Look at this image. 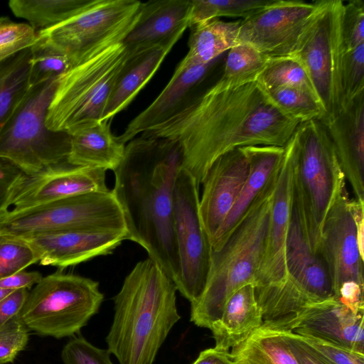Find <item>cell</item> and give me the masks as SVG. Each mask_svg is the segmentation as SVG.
I'll return each instance as SVG.
<instances>
[{
  "mask_svg": "<svg viewBox=\"0 0 364 364\" xmlns=\"http://www.w3.org/2000/svg\"><path fill=\"white\" fill-rule=\"evenodd\" d=\"M293 200L310 245L318 255L321 229L346 189V177L324 125L314 119L296 130Z\"/></svg>",
  "mask_w": 364,
  "mask_h": 364,
  "instance_id": "cell-5",
  "label": "cell"
},
{
  "mask_svg": "<svg viewBox=\"0 0 364 364\" xmlns=\"http://www.w3.org/2000/svg\"><path fill=\"white\" fill-rule=\"evenodd\" d=\"M299 336L330 364H364V354L314 336Z\"/></svg>",
  "mask_w": 364,
  "mask_h": 364,
  "instance_id": "cell-43",
  "label": "cell"
},
{
  "mask_svg": "<svg viewBox=\"0 0 364 364\" xmlns=\"http://www.w3.org/2000/svg\"><path fill=\"white\" fill-rule=\"evenodd\" d=\"M191 0L142 3L139 18L121 42L128 53L146 47L176 43L189 27Z\"/></svg>",
  "mask_w": 364,
  "mask_h": 364,
  "instance_id": "cell-23",
  "label": "cell"
},
{
  "mask_svg": "<svg viewBox=\"0 0 364 364\" xmlns=\"http://www.w3.org/2000/svg\"><path fill=\"white\" fill-rule=\"evenodd\" d=\"M30 48L0 63V134L28 89Z\"/></svg>",
  "mask_w": 364,
  "mask_h": 364,
  "instance_id": "cell-31",
  "label": "cell"
},
{
  "mask_svg": "<svg viewBox=\"0 0 364 364\" xmlns=\"http://www.w3.org/2000/svg\"><path fill=\"white\" fill-rule=\"evenodd\" d=\"M174 45L159 44L128 53L115 80L102 120H112L129 105L153 77Z\"/></svg>",
  "mask_w": 364,
  "mask_h": 364,
  "instance_id": "cell-26",
  "label": "cell"
},
{
  "mask_svg": "<svg viewBox=\"0 0 364 364\" xmlns=\"http://www.w3.org/2000/svg\"><path fill=\"white\" fill-rule=\"evenodd\" d=\"M341 77L343 105L364 92V43L343 51Z\"/></svg>",
  "mask_w": 364,
  "mask_h": 364,
  "instance_id": "cell-38",
  "label": "cell"
},
{
  "mask_svg": "<svg viewBox=\"0 0 364 364\" xmlns=\"http://www.w3.org/2000/svg\"><path fill=\"white\" fill-rule=\"evenodd\" d=\"M26 174L11 163L0 159V221L9 212Z\"/></svg>",
  "mask_w": 364,
  "mask_h": 364,
  "instance_id": "cell-44",
  "label": "cell"
},
{
  "mask_svg": "<svg viewBox=\"0 0 364 364\" xmlns=\"http://www.w3.org/2000/svg\"><path fill=\"white\" fill-rule=\"evenodd\" d=\"M29 341V330L18 315L0 326V364L14 363Z\"/></svg>",
  "mask_w": 364,
  "mask_h": 364,
  "instance_id": "cell-40",
  "label": "cell"
},
{
  "mask_svg": "<svg viewBox=\"0 0 364 364\" xmlns=\"http://www.w3.org/2000/svg\"><path fill=\"white\" fill-rule=\"evenodd\" d=\"M30 51L29 87L58 78L71 65L65 54L38 37L30 47Z\"/></svg>",
  "mask_w": 364,
  "mask_h": 364,
  "instance_id": "cell-35",
  "label": "cell"
},
{
  "mask_svg": "<svg viewBox=\"0 0 364 364\" xmlns=\"http://www.w3.org/2000/svg\"><path fill=\"white\" fill-rule=\"evenodd\" d=\"M68 230L127 232L112 191L87 193L19 211L9 210L0 221V235L18 237Z\"/></svg>",
  "mask_w": 364,
  "mask_h": 364,
  "instance_id": "cell-9",
  "label": "cell"
},
{
  "mask_svg": "<svg viewBox=\"0 0 364 364\" xmlns=\"http://www.w3.org/2000/svg\"><path fill=\"white\" fill-rule=\"evenodd\" d=\"M363 225L364 203L350 199L344 189L324 220L318 250L335 299L364 294Z\"/></svg>",
  "mask_w": 364,
  "mask_h": 364,
  "instance_id": "cell-10",
  "label": "cell"
},
{
  "mask_svg": "<svg viewBox=\"0 0 364 364\" xmlns=\"http://www.w3.org/2000/svg\"><path fill=\"white\" fill-rule=\"evenodd\" d=\"M264 90L280 112L299 124L314 119L320 121L325 116L318 99L306 90L291 87Z\"/></svg>",
  "mask_w": 364,
  "mask_h": 364,
  "instance_id": "cell-34",
  "label": "cell"
},
{
  "mask_svg": "<svg viewBox=\"0 0 364 364\" xmlns=\"http://www.w3.org/2000/svg\"><path fill=\"white\" fill-rule=\"evenodd\" d=\"M343 4L341 0H326L318 17L294 55L304 65L324 109L325 116L320 121L334 117L343 106L341 68Z\"/></svg>",
  "mask_w": 364,
  "mask_h": 364,
  "instance_id": "cell-13",
  "label": "cell"
},
{
  "mask_svg": "<svg viewBox=\"0 0 364 364\" xmlns=\"http://www.w3.org/2000/svg\"><path fill=\"white\" fill-rule=\"evenodd\" d=\"M28 292L26 289L14 290L0 301V326L20 314Z\"/></svg>",
  "mask_w": 364,
  "mask_h": 364,
  "instance_id": "cell-46",
  "label": "cell"
},
{
  "mask_svg": "<svg viewBox=\"0 0 364 364\" xmlns=\"http://www.w3.org/2000/svg\"><path fill=\"white\" fill-rule=\"evenodd\" d=\"M343 51L364 43V2L353 0L343 4L341 18Z\"/></svg>",
  "mask_w": 364,
  "mask_h": 364,
  "instance_id": "cell-41",
  "label": "cell"
},
{
  "mask_svg": "<svg viewBox=\"0 0 364 364\" xmlns=\"http://www.w3.org/2000/svg\"><path fill=\"white\" fill-rule=\"evenodd\" d=\"M230 355L233 364H298L280 331L264 324Z\"/></svg>",
  "mask_w": 364,
  "mask_h": 364,
  "instance_id": "cell-29",
  "label": "cell"
},
{
  "mask_svg": "<svg viewBox=\"0 0 364 364\" xmlns=\"http://www.w3.org/2000/svg\"><path fill=\"white\" fill-rule=\"evenodd\" d=\"M249 165V172L238 198L223 224L210 241L213 251L219 250L242 220L267 183L279 168L285 146L257 145L240 148Z\"/></svg>",
  "mask_w": 364,
  "mask_h": 364,
  "instance_id": "cell-24",
  "label": "cell"
},
{
  "mask_svg": "<svg viewBox=\"0 0 364 364\" xmlns=\"http://www.w3.org/2000/svg\"><path fill=\"white\" fill-rule=\"evenodd\" d=\"M192 364H233L230 352H225L215 348L201 351Z\"/></svg>",
  "mask_w": 364,
  "mask_h": 364,
  "instance_id": "cell-48",
  "label": "cell"
},
{
  "mask_svg": "<svg viewBox=\"0 0 364 364\" xmlns=\"http://www.w3.org/2000/svg\"><path fill=\"white\" fill-rule=\"evenodd\" d=\"M43 277L39 272L23 269L1 279L0 287L11 290L28 289L37 284Z\"/></svg>",
  "mask_w": 364,
  "mask_h": 364,
  "instance_id": "cell-47",
  "label": "cell"
},
{
  "mask_svg": "<svg viewBox=\"0 0 364 364\" xmlns=\"http://www.w3.org/2000/svg\"><path fill=\"white\" fill-rule=\"evenodd\" d=\"M299 124L277 109L257 81L232 88L214 84L141 136L176 141L182 168L199 186L222 155L247 146L284 147Z\"/></svg>",
  "mask_w": 364,
  "mask_h": 364,
  "instance_id": "cell-1",
  "label": "cell"
},
{
  "mask_svg": "<svg viewBox=\"0 0 364 364\" xmlns=\"http://www.w3.org/2000/svg\"><path fill=\"white\" fill-rule=\"evenodd\" d=\"M262 324L263 316L256 299L255 285L247 284L232 294L220 317L211 326L214 348L229 353Z\"/></svg>",
  "mask_w": 364,
  "mask_h": 364,
  "instance_id": "cell-25",
  "label": "cell"
},
{
  "mask_svg": "<svg viewBox=\"0 0 364 364\" xmlns=\"http://www.w3.org/2000/svg\"><path fill=\"white\" fill-rule=\"evenodd\" d=\"M248 172V161L240 148L220 156L207 172L199 213L210 242L236 203Z\"/></svg>",
  "mask_w": 364,
  "mask_h": 364,
  "instance_id": "cell-19",
  "label": "cell"
},
{
  "mask_svg": "<svg viewBox=\"0 0 364 364\" xmlns=\"http://www.w3.org/2000/svg\"><path fill=\"white\" fill-rule=\"evenodd\" d=\"M228 51L223 73L215 83L220 88H232L257 81L269 60V58L245 43H238Z\"/></svg>",
  "mask_w": 364,
  "mask_h": 364,
  "instance_id": "cell-32",
  "label": "cell"
},
{
  "mask_svg": "<svg viewBox=\"0 0 364 364\" xmlns=\"http://www.w3.org/2000/svg\"><path fill=\"white\" fill-rule=\"evenodd\" d=\"M107 349L99 348L81 336L72 338L63 348V364H113Z\"/></svg>",
  "mask_w": 364,
  "mask_h": 364,
  "instance_id": "cell-42",
  "label": "cell"
},
{
  "mask_svg": "<svg viewBox=\"0 0 364 364\" xmlns=\"http://www.w3.org/2000/svg\"><path fill=\"white\" fill-rule=\"evenodd\" d=\"M279 331L298 364H330L299 335L289 331Z\"/></svg>",
  "mask_w": 364,
  "mask_h": 364,
  "instance_id": "cell-45",
  "label": "cell"
},
{
  "mask_svg": "<svg viewBox=\"0 0 364 364\" xmlns=\"http://www.w3.org/2000/svg\"><path fill=\"white\" fill-rule=\"evenodd\" d=\"M285 261L287 279L276 289L277 296L285 309L297 313L334 298L326 267L311 248L294 202Z\"/></svg>",
  "mask_w": 364,
  "mask_h": 364,
  "instance_id": "cell-15",
  "label": "cell"
},
{
  "mask_svg": "<svg viewBox=\"0 0 364 364\" xmlns=\"http://www.w3.org/2000/svg\"><path fill=\"white\" fill-rule=\"evenodd\" d=\"M257 82L265 90L277 87L297 88L318 98L304 65L295 55L269 58Z\"/></svg>",
  "mask_w": 364,
  "mask_h": 364,
  "instance_id": "cell-33",
  "label": "cell"
},
{
  "mask_svg": "<svg viewBox=\"0 0 364 364\" xmlns=\"http://www.w3.org/2000/svg\"><path fill=\"white\" fill-rule=\"evenodd\" d=\"M103 300L98 282L59 271L34 286L19 316L29 331L60 339L78 333Z\"/></svg>",
  "mask_w": 364,
  "mask_h": 364,
  "instance_id": "cell-7",
  "label": "cell"
},
{
  "mask_svg": "<svg viewBox=\"0 0 364 364\" xmlns=\"http://www.w3.org/2000/svg\"><path fill=\"white\" fill-rule=\"evenodd\" d=\"M128 57L120 42L71 65L58 78L46 125L71 134L102 120L115 80Z\"/></svg>",
  "mask_w": 364,
  "mask_h": 364,
  "instance_id": "cell-6",
  "label": "cell"
},
{
  "mask_svg": "<svg viewBox=\"0 0 364 364\" xmlns=\"http://www.w3.org/2000/svg\"><path fill=\"white\" fill-rule=\"evenodd\" d=\"M279 168L222 247L213 251L205 289L200 299L191 304V321L197 326L210 329L232 294L247 284H255Z\"/></svg>",
  "mask_w": 364,
  "mask_h": 364,
  "instance_id": "cell-4",
  "label": "cell"
},
{
  "mask_svg": "<svg viewBox=\"0 0 364 364\" xmlns=\"http://www.w3.org/2000/svg\"><path fill=\"white\" fill-rule=\"evenodd\" d=\"M240 20L225 21L218 18L191 26L188 52L183 61L193 65H208L237 43Z\"/></svg>",
  "mask_w": 364,
  "mask_h": 364,
  "instance_id": "cell-28",
  "label": "cell"
},
{
  "mask_svg": "<svg viewBox=\"0 0 364 364\" xmlns=\"http://www.w3.org/2000/svg\"><path fill=\"white\" fill-rule=\"evenodd\" d=\"M39 261V253L26 240L0 235V280Z\"/></svg>",
  "mask_w": 364,
  "mask_h": 364,
  "instance_id": "cell-37",
  "label": "cell"
},
{
  "mask_svg": "<svg viewBox=\"0 0 364 364\" xmlns=\"http://www.w3.org/2000/svg\"><path fill=\"white\" fill-rule=\"evenodd\" d=\"M182 168L179 144L164 138L133 139L114 171L112 193L127 240L142 247L175 286L180 267L174 231L173 188Z\"/></svg>",
  "mask_w": 364,
  "mask_h": 364,
  "instance_id": "cell-2",
  "label": "cell"
},
{
  "mask_svg": "<svg viewBox=\"0 0 364 364\" xmlns=\"http://www.w3.org/2000/svg\"><path fill=\"white\" fill-rule=\"evenodd\" d=\"M106 171L65 161L26 175L10 210L19 211L87 193L109 191Z\"/></svg>",
  "mask_w": 364,
  "mask_h": 364,
  "instance_id": "cell-17",
  "label": "cell"
},
{
  "mask_svg": "<svg viewBox=\"0 0 364 364\" xmlns=\"http://www.w3.org/2000/svg\"><path fill=\"white\" fill-rule=\"evenodd\" d=\"M95 0H10L9 6L37 33L78 14Z\"/></svg>",
  "mask_w": 364,
  "mask_h": 364,
  "instance_id": "cell-30",
  "label": "cell"
},
{
  "mask_svg": "<svg viewBox=\"0 0 364 364\" xmlns=\"http://www.w3.org/2000/svg\"><path fill=\"white\" fill-rule=\"evenodd\" d=\"M320 122L328 132L354 198L364 203V92L344 104L334 117Z\"/></svg>",
  "mask_w": 364,
  "mask_h": 364,
  "instance_id": "cell-22",
  "label": "cell"
},
{
  "mask_svg": "<svg viewBox=\"0 0 364 364\" xmlns=\"http://www.w3.org/2000/svg\"><path fill=\"white\" fill-rule=\"evenodd\" d=\"M198 185L184 168L179 171L173 188L174 231L180 267L176 287L196 303L208 280L212 247L199 213Z\"/></svg>",
  "mask_w": 364,
  "mask_h": 364,
  "instance_id": "cell-12",
  "label": "cell"
},
{
  "mask_svg": "<svg viewBox=\"0 0 364 364\" xmlns=\"http://www.w3.org/2000/svg\"><path fill=\"white\" fill-rule=\"evenodd\" d=\"M39 253L40 264L61 269L112 254L127 240L125 231L68 230L21 237Z\"/></svg>",
  "mask_w": 364,
  "mask_h": 364,
  "instance_id": "cell-20",
  "label": "cell"
},
{
  "mask_svg": "<svg viewBox=\"0 0 364 364\" xmlns=\"http://www.w3.org/2000/svg\"><path fill=\"white\" fill-rule=\"evenodd\" d=\"M364 313H355L335 298L314 304L271 328L309 335L364 354Z\"/></svg>",
  "mask_w": 364,
  "mask_h": 364,
  "instance_id": "cell-18",
  "label": "cell"
},
{
  "mask_svg": "<svg viewBox=\"0 0 364 364\" xmlns=\"http://www.w3.org/2000/svg\"><path fill=\"white\" fill-rule=\"evenodd\" d=\"M37 38L28 24L0 17V63L15 53L30 48Z\"/></svg>",
  "mask_w": 364,
  "mask_h": 364,
  "instance_id": "cell-39",
  "label": "cell"
},
{
  "mask_svg": "<svg viewBox=\"0 0 364 364\" xmlns=\"http://www.w3.org/2000/svg\"><path fill=\"white\" fill-rule=\"evenodd\" d=\"M142 3L137 0H95L85 10L38 38L65 54L71 65L110 45L120 43L136 23Z\"/></svg>",
  "mask_w": 364,
  "mask_h": 364,
  "instance_id": "cell-11",
  "label": "cell"
},
{
  "mask_svg": "<svg viewBox=\"0 0 364 364\" xmlns=\"http://www.w3.org/2000/svg\"><path fill=\"white\" fill-rule=\"evenodd\" d=\"M58 78L29 87L0 134V159L27 176L67 161L70 135L51 131L46 125Z\"/></svg>",
  "mask_w": 364,
  "mask_h": 364,
  "instance_id": "cell-8",
  "label": "cell"
},
{
  "mask_svg": "<svg viewBox=\"0 0 364 364\" xmlns=\"http://www.w3.org/2000/svg\"><path fill=\"white\" fill-rule=\"evenodd\" d=\"M326 0H272L240 20L238 43L271 58L294 55L318 17Z\"/></svg>",
  "mask_w": 364,
  "mask_h": 364,
  "instance_id": "cell-14",
  "label": "cell"
},
{
  "mask_svg": "<svg viewBox=\"0 0 364 364\" xmlns=\"http://www.w3.org/2000/svg\"><path fill=\"white\" fill-rule=\"evenodd\" d=\"M111 121L95 122L70 134L67 162L75 166L114 171L124 158L125 144L112 134Z\"/></svg>",
  "mask_w": 364,
  "mask_h": 364,
  "instance_id": "cell-27",
  "label": "cell"
},
{
  "mask_svg": "<svg viewBox=\"0 0 364 364\" xmlns=\"http://www.w3.org/2000/svg\"><path fill=\"white\" fill-rule=\"evenodd\" d=\"M296 133L287 145L272 198L261 263L255 280V290L274 288L287 279L285 250L294 194Z\"/></svg>",
  "mask_w": 364,
  "mask_h": 364,
  "instance_id": "cell-16",
  "label": "cell"
},
{
  "mask_svg": "<svg viewBox=\"0 0 364 364\" xmlns=\"http://www.w3.org/2000/svg\"><path fill=\"white\" fill-rule=\"evenodd\" d=\"M272 0H191L189 28L221 16L245 19Z\"/></svg>",
  "mask_w": 364,
  "mask_h": 364,
  "instance_id": "cell-36",
  "label": "cell"
},
{
  "mask_svg": "<svg viewBox=\"0 0 364 364\" xmlns=\"http://www.w3.org/2000/svg\"><path fill=\"white\" fill-rule=\"evenodd\" d=\"M209 65H193L181 60L161 92L127 124L117 139L125 144L137 134L163 124L200 96L204 91L198 90L207 77Z\"/></svg>",
  "mask_w": 364,
  "mask_h": 364,
  "instance_id": "cell-21",
  "label": "cell"
},
{
  "mask_svg": "<svg viewBox=\"0 0 364 364\" xmlns=\"http://www.w3.org/2000/svg\"><path fill=\"white\" fill-rule=\"evenodd\" d=\"M14 290L7 289L2 287H0V301L3 300L5 297H6L9 294H11Z\"/></svg>",
  "mask_w": 364,
  "mask_h": 364,
  "instance_id": "cell-49",
  "label": "cell"
},
{
  "mask_svg": "<svg viewBox=\"0 0 364 364\" xmlns=\"http://www.w3.org/2000/svg\"><path fill=\"white\" fill-rule=\"evenodd\" d=\"M177 289L148 257L138 262L113 297L114 316L105 338L119 364H153L170 331L180 320Z\"/></svg>",
  "mask_w": 364,
  "mask_h": 364,
  "instance_id": "cell-3",
  "label": "cell"
}]
</instances>
